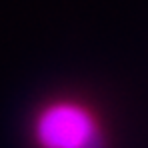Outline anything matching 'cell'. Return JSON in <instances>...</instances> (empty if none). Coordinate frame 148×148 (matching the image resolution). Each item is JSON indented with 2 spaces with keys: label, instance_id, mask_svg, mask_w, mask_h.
<instances>
[{
  "label": "cell",
  "instance_id": "cell-1",
  "mask_svg": "<svg viewBox=\"0 0 148 148\" xmlns=\"http://www.w3.org/2000/svg\"><path fill=\"white\" fill-rule=\"evenodd\" d=\"M32 136L40 148H102L94 114L74 100L46 102L34 116Z\"/></svg>",
  "mask_w": 148,
  "mask_h": 148
}]
</instances>
